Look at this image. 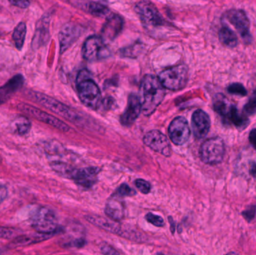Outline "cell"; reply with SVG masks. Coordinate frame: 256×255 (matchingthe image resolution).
<instances>
[{
	"instance_id": "obj_1",
	"label": "cell",
	"mask_w": 256,
	"mask_h": 255,
	"mask_svg": "<svg viewBox=\"0 0 256 255\" xmlns=\"http://www.w3.org/2000/svg\"><path fill=\"white\" fill-rule=\"evenodd\" d=\"M142 111L146 116L152 115L162 103L165 97V88L159 78L153 75H146L141 83Z\"/></svg>"
},
{
	"instance_id": "obj_2",
	"label": "cell",
	"mask_w": 256,
	"mask_h": 255,
	"mask_svg": "<svg viewBox=\"0 0 256 255\" xmlns=\"http://www.w3.org/2000/svg\"><path fill=\"white\" fill-rule=\"evenodd\" d=\"M76 89L81 102L91 109H97L102 101V93L87 70L80 72L76 77Z\"/></svg>"
},
{
	"instance_id": "obj_3",
	"label": "cell",
	"mask_w": 256,
	"mask_h": 255,
	"mask_svg": "<svg viewBox=\"0 0 256 255\" xmlns=\"http://www.w3.org/2000/svg\"><path fill=\"white\" fill-rule=\"evenodd\" d=\"M28 95L39 104L76 125H82L86 122L85 117L80 113L50 96L36 91H30Z\"/></svg>"
},
{
	"instance_id": "obj_4",
	"label": "cell",
	"mask_w": 256,
	"mask_h": 255,
	"mask_svg": "<svg viewBox=\"0 0 256 255\" xmlns=\"http://www.w3.org/2000/svg\"><path fill=\"white\" fill-rule=\"evenodd\" d=\"M88 223L94 225L96 227L102 230L106 231L110 233L118 236L122 237L123 238L130 240V241H135V242H144L146 237L142 234L136 230L134 228L130 226H124L117 223V221L112 220H108L99 216L88 215L86 217Z\"/></svg>"
},
{
	"instance_id": "obj_5",
	"label": "cell",
	"mask_w": 256,
	"mask_h": 255,
	"mask_svg": "<svg viewBox=\"0 0 256 255\" xmlns=\"http://www.w3.org/2000/svg\"><path fill=\"white\" fill-rule=\"evenodd\" d=\"M160 81L164 88L178 91L186 86L189 78L188 68L184 64H179L162 70L160 73Z\"/></svg>"
},
{
	"instance_id": "obj_6",
	"label": "cell",
	"mask_w": 256,
	"mask_h": 255,
	"mask_svg": "<svg viewBox=\"0 0 256 255\" xmlns=\"http://www.w3.org/2000/svg\"><path fill=\"white\" fill-rule=\"evenodd\" d=\"M32 226L38 233L56 235L60 231L55 213L48 208H38L32 217Z\"/></svg>"
},
{
	"instance_id": "obj_7",
	"label": "cell",
	"mask_w": 256,
	"mask_h": 255,
	"mask_svg": "<svg viewBox=\"0 0 256 255\" xmlns=\"http://www.w3.org/2000/svg\"><path fill=\"white\" fill-rule=\"evenodd\" d=\"M200 153L202 161L206 164L210 166L220 164L225 156V143L218 136L210 138L203 142Z\"/></svg>"
},
{
	"instance_id": "obj_8",
	"label": "cell",
	"mask_w": 256,
	"mask_h": 255,
	"mask_svg": "<svg viewBox=\"0 0 256 255\" xmlns=\"http://www.w3.org/2000/svg\"><path fill=\"white\" fill-rule=\"evenodd\" d=\"M82 54L87 61H94L108 58L110 53L102 37L90 36L84 43Z\"/></svg>"
},
{
	"instance_id": "obj_9",
	"label": "cell",
	"mask_w": 256,
	"mask_h": 255,
	"mask_svg": "<svg viewBox=\"0 0 256 255\" xmlns=\"http://www.w3.org/2000/svg\"><path fill=\"white\" fill-rule=\"evenodd\" d=\"M134 9L142 22L147 26L158 27L164 25V18L150 0H140L136 4Z\"/></svg>"
},
{
	"instance_id": "obj_10",
	"label": "cell",
	"mask_w": 256,
	"mask_h": 255,
	"mask_svg": "<svg viewBox=\"0 0 256 255\" xmlns=\"http://www.w3.org/2000/svg\"><path fill=\"white\" fill-rule=\"evenodd\" d=\"M18 108L20 111L24 112V113L33 117L36 119L38 120L39 121L48 124V125L54 127L57 130H61L62 132H68L70 130V127L61 120L52 116L50 114L43 112L40 109L34 107L31 105L24 103H19L18 105Z\"/></svg>"
},
{
	"instance_id": "obj_11",
	"label": "cell",
	"mask_w": 256,
	"mask_h": 255,
	"mask_svg": "<svg viewBox=\"0 0 256 255\" xmlns=\"http://www.w3.org/2000/svg\"><path fill=\"white\" fill-rule=\"evenodd\" d=\"M143 142L146 146L158 154L165 157L171 156V145L165 135L158 130L148 132L143 138Z\"/></svg>"
},
{
	"instance_id": "obj_12",
	"label": "cell",
	"mask_w": 256,
	"mask_h": 255,
	"mask_svg": "<svg viewBox=\"0 0 256 255\" xmlns=\"http://www.w3.org/2000/svg\"><path fill=\"white\" fill-rule=\"evenodd\" d=\"M168 134L174 145L186 143L190 136V129L186 118L180 116L174 118L168 127Z\"/></svg>"
},
{
	"instance_id": "obj_13",
	"label": "cell",
	"mask_w": 256,
	"mask_h": 255,
	"mask_svg": "<svg viewBox=\"0 0 256 255\" xmlns=\"http://www.w3.org/2000/svg\"><path fill=\"white\" fill-rule=\"evenodd\" d=\"M227 20L234 25L244 40H250V22L246 13L240 9H231L226 13Z\"/></svg>"
},
{
	"instance_id": "obj_14",
	"label": "cell",
	"mask_w": 256,
	"mask_h": 255,
	"mask_svg": "<svg viewBox=\"0 0 256 255\" xmlns=\"http://www.w3.org/2000/svg\"><path fill=\"white\" fill-rule=\"evenodd\" d=\"M82 27L74 23L66 24L60 32V44L61 53L67 50L82 34Z\"/></svg>"
},
{
	"instance_id": "obj_15",
	"label": "cell",
	"mask_w": 256,
	"mask_h": 255,
	"mask_svg": "<svg viewBox=\"0 0 256 255\" xmlns=\"http://www.w3.org/2000/svg\"><path fill=\"white\" fill-rule=\"evenodd\" d=\"M192 127L194 136L200 139L207 136L210 128L209 115L202 109L194 112L192 116Z\"/></svg>"
},
{
	"instance_id": "obj_16",
	"label": "cell",
	"mask_w": 256,
	"mask_h": 255,
	"mask_svg": "<svg viewBox=\"0 0 256 255\" xmlns=\"http://www.w3.org/2000/svg\"><path fill=\"white\" fill-rule=\"evenodd\" d=\"M124 26V20L120 15L112 14L106 19L102 30V38L104 40L112 41L115 40L120 33L122 32Z\"/></svg>"
},
{
	"instance_id": "obj_17",
	"label": "cell",
	"mask_w": 256,
	"mask_h": 255,
	"mask_svg": "<svg viewBox=\"0 0 256 255\" xmlns=\"http://www.w3.org/2000/svg\"><path fill=\"white\" fill-rule=\"evenodd\" d=\"M98 168L88 167L84 169H74L72 179L84 188H91L96 181L99 173Z\"/></svg>"
},
{
	"instance_id": "obj_18",
	"label": "cell",
	"mask_w": 256,
	"mask_h": 255,
	"mask_svg": "<svg viewBox=\"0 0 256 255\" xmlns=\"http://www.w3.org/2000/svg\"><path fill=\"white\" fill-rule=\"evenodd\" d=\"M141 112L142 103L140 97L136 94H130L128 97L127 108L121 116L122 124L127 127L132 125Z\"/></svg>"
},
{
	"instance_id": "obj_19",
	"label": "cell",
	"mask_w": 256,
	"mask_h": 255,
	"mask_svg": "<svg viewBox=\"0 0 256 255\" xmlns=\"http://www.w3.org/2000/svg\"><path fill=\"white\" fill-rule=\"evenodd\" d=\"M24 83V77L21 74L15 75L4 85L0 87V106L10 100L18 92Z\"/></svg>"
},
{
	"instance_id": "obj_20",
	"label": "cell",
	"mask_w": 256,
	"mask_h": 255,
	"mask_svg": "<svg viewBox=\"0 0 256 255\" xmlns=\"http://www.w3.org/2000/svg\"><path fill=\"white\" fill-rule=\"evenodd\" d=\"M76 1L80 3L78 6H80V8L85 11L88 12L93 16L102 17V16H105L109 14V8L103 3L94 1H80V0Z\"/></svg>"
},
{
	"instance_id": "obj_21",
	"label": "cell",
	"mask_w": 256,
	"mask_h": 255,
	"mask_svg": "<svg viewBox=\"0 0 256 255\" xmlns=\"http://www.w3.org/2000/svg\"><path fill=\"white\" fill-rule=\"evenodd\" d=\"M226 121L228 123H231L233 125L236 126L238 129H244L249 125L250 121L246 115L240 114L238 110L237 107L234 105H232L230 110L228 111L227 115H226Z\"/></svg>"
},
{
	"instance_id": "obj_22",
	"label": "cell",
	"mask_w": 256,
	"mask_h": 255,
	"mask_svg": "<svg viewBox=\"0 0 256 255\" xmlns=\"http://www.w3.org/2000/svg\"><path fill=\"white\" fill-rule=\"evenodd\" d=\"M54 235L52 234L38 233L37 235H30V236L19 237L12 241L10 247L16 248V247H26L31 244H37L51 238V237Z\"/></svg>"
},
{
	"instance_id": "obj_23",
	"label": "cell",
	"mask_w": 256,
	"mask_h": 255,
	"mask_svg": "<svg viewBox=\"0 0 256 255\" xmlns=\"http://www.w3.org/2000/svg\"><path fill=\"white\" fill-rule=\"evenodd\" d=\"M105 214L111 220L120 221L124 218V209L122 203L116 199H111L106 204Z\"/></svg>"
},
{
	"instance_id": "obj_24",
	"label": "cell",
	"mask_w": 256,
	"mask_h": 255,
	"mask_svg": "<svg viewBox=\"0 0 256 255\" xmlns=\"http://www.w3.org/2000/svg\"><path fill=\"white\" fill-rule=\"evenodd\" d=\"M219 40L227 47L234 48L238 44L237 34L228 26H222L220 29Z\"/></svg>"
},
{
	"instance_id": "obj_25",
	"label": "cell",
	"mask_w": 256,
	"mask_h": 255,
	"mask_svg": "<svg viewBox=\"0 0 256 255\" xmlns=\"http://www.w3.org/2000/svg\"><path fill=\"white\" fill-rule=\"evenodd\" d=\"M232 104H230L225 96L222 94H218L214 100V109L216 113L219 114L222 118H225L226 115L230 110Z\"/></svg>"
},
{
	"instance_id": "obj_26",
	"label": "cell",
	"mask_w": 256,
	"mask_h": 255,
	"mask_svg": "<svg viewBox=\"0 0 256 255\" xmlns=\"http://www.w3.org/2000/svg\"><path fill=\"white\" fill-rule=\"evenodd\" d=\"M26 34V25L24 22H20L13 32V40L15 43V46L18 49H20L25 41Z\"/></svg>"
},
{
	"instance_id": "obj_27",
	"label": "cell",
	"mask_w": 256,
	"mask_h": 255,
	"mask_svg": "<svg viewBox=\"0 0 256 255\" xmlns=\"http://www.w3.org/2000/svg\"><path fill=\"white\" fill-rule=\"evenodd\" d=\"M50 166L56 173L64 178H72V174L74 170V168L62 162H54L51 163Z\"/></svg>"
},
{
	"instance_id": "obj_28",
	"label": "cell",
	"mask_w": 256,
	"mask_h": 255,
	"mask_svg": "<svg viewBox=\"0 0 256 255\" xmlns=\"http://www.w3.org/2000/svg\"><path fill=\"white\" fill-rule=\"evenodd\" d=\"M14 124L16 128V133L19 135L26 134L31 128V123L30 120L25 117L20 116L16 118Z\"/></svg>"
},
{
	"instance_id": "obj_29",
	"label": "cell",
	"mask_w": 256,
	"mask_h": 255,
	"mask_svg": "<svg viewBox=\"0 0 256 255\" xmlns=\"http://www.w3.org/2000/svg\"><path fill=\"white\" fill-rule=\"evenodd\" d=\"M244 112L248 115H255L256 113V89L244 107Z\"/></svg>"
},
{
	"instance_id": "obj_30",
	"label": "cell",
	"mask_w": 256,
	"mask_h": 255,
	"mask_svg": "<svg viewBox=\"0 0 256 255\" xmlns=\"http://www.w3.org/2000/svg\"><path fill=\"white\" fill-rule=\"evenodd\" d=\"M228 90V92L232 94H234V95H239L242 96V97H244L248 94V91H246L245 87L242 84L238 83H232L227 88Z\"/></svg>"
},
{
	"instance_id": "obj_31",
	"label": "cell",
	"mask_w": 256,
	"mask_h": 255,
	"mask_svg": "<svg viewBox=\"0 0 256 255\" xmlns=\"http://www.w3.org/2000/svg\"><path fill=\"white\" fill-rule=\"evenodd\" d=\"M146 219L149 223L156 226V227H164L165 226V222H164L162 217L155 215V214H152V213L148 214L146 216Z\"/></svg>"
},
{
	"instance_id": "obj_32",
	"label": "cell",
	"mask_w": 256,
	"mask_h": 255,
	"mask_svg": "<svg viewBox=\"0 0 256 255\" xmlns=\"http://www.w3.org/2000/svg\"><path fill=\"white\" fill-rule=\"evenodd\" d=\"M135 185L136 188L141 192L142 194H148L152 190V186L148 181L142 179H137L135 181Z\"/></svg>"
},
{
	"instance_id": "obj_33",
	"label": "cell",
	"mask_w": 256,
	"mask_h": 255,
	"mask_svg": "<svg viewBox=\"0 0 256 255\" xmlns=\"http://www.w3.org/2000/svg\"><path fill=\"white\" fill-rule=\"evenodd\" d=\"M135 191L132 190L127 184H124L120 186V188L117 190L116 194L118 196L124 197V196H132L135 194Z\"/></svg>"
},
{
	"instance_id": "obj_34",
	"label": "cell",
	"mask_w": 256,
	"mask_h": 255,
	"mask_svg": "<svg viewBox=\"0 0 256 255\" xmlns=\"http://www.w3.org/2000/svg\"><path fill=\"white\" fill-rule=\"evenodd\" d=\"M256 214V207L250 206L242 213L244 218L248 222H251L255 218Z\"/></svg>"
},
{
	"instance_id": "obj_35",
	"label": "cell",
	"mask_w": 256,
	"mask_h": 255,
	"mask_svg": "<svg viewBox=\"0 0 256 255\" xmlns=\"http://www.w3.org/2000/svg\"><path fill=\"white\" fill-rule=\"evenodd\" d=\"M8 1L12 5L20 7V8H26L30 4V0H8Z\"/></svg>"
},
{
	"instance_id": "obj_36",
	"label": "cell",
	"mask_w": 256,
	"mask_h": 255,
	"mask_svg": "<svg viewBox=\"0 0 256 255\" xmlns=\"http://www.w3.org/2000/svg\"><path fill=\"white\" fill-rule=\"evenodd\" d=\"M14 233L15 232H14L13 229L0 227V238L8 239L14 236Z\"/></svg>"
},
{
	"instance_id": "obj_37",
	"label": "cell",
	"mask_w": 256,
	"mask_h": 255,
	"mask_svg": "<svg viewBox=\"0 0 256 255\" xmlns=\"http://www.w3.org/2000/svg\"><path fill=\"white\" fill-rule=\"evenodd\" d=\"M249 140L251 145L256 150V129L251 130L250 133Z\"/></svg>"
},
{
	"instance_id": "obj_38",
	"label": "cell",
	"mask_w": 256,
	"mask_h": 255,
	"mask_svg": "<svg viewBox=\"0 0 256 255\" xmlns=\"http://www.w3.org/2000/svg\"><path fill=\"white\" fill-rule=\"evenodd\" d=\"M8 191L7 189L3 186H0V204L6 199L7 197Z\"/></svg>"
},
{
	"instance_id": "obj_39",
	"label": "cell",
	"mask_w": 256,
	"mask_h": 255,
	"mask_svg": "<svg viewBox=\"0 0 256 255\" xmlns=\"http://www.w3.org/2000/svg\"><path fill=\"white\" fill-rule=\"evenodd\" d=\"M102 252H103L104 254L106 255H115V254H118V253H117L116 250H114V249L111 248V247H104L103 249H102Z\"/></svg>"
},
{
	"instance_id": "obj_40",
	"label": "cell",
	"mask_w": 256,
	"mask_h": 255,
	"mask_svg": "<svg viewBox=\"0 0 256 255\" xmlns=\"http://www.w3.org/2000/svg\"><path fill=\"white\" fill-rule=\"evenodd\" d=\"M252 174L254 177H256V166L254 168V169H252Z\"/></svg>"
}]
</instances>
